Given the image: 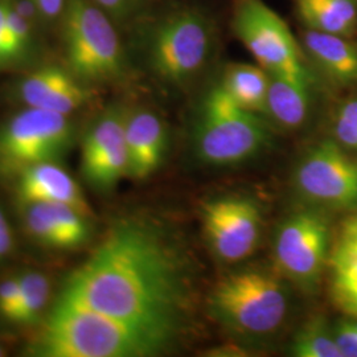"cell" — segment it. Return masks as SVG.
<instances>
[{
    "mask_svg": "<svg viewBox=\"0 0 357 357\" xmlns=\"http://www.w3.org/2000/svg\"><path fill=\"white\" fill-rule=\"evenodd\" d=\"M20 275V299L11 324L33 326L50 302L51 283L47 275L38 271H26Z\"/></svg>",
    "mask_w": 357,
    "mask_h": 357,
    "instance_id": "d6986e66",
    "label": "cell"
},
{
    "mask_svg": "<svg viewBox=\"0 0 357 357\" xmlns=\"http://www.w3.org/2000/svg\"><path fill=\"white\" fill-rule=\"evenodd\" d=\"M19 57L20 54L13 44V38L6 24L4 0H0V64L11 63Z\"/></svg>",
    "mask_w": 357,
    "mask_h": 357,
    "instance_id": "83f0119b",
    "label": "cell"
},
{
    "mask_svg": "<svg viewBox=\"0 0 357 357\" xmlns=\"http://www.w3.org/2000/svg\"><path fill=\"white\" fill-rule=\"evenodd\" d=\"M330 224L318 209L294 212L280 225L274 238L277 268L307 291L315 290L328 261Z\"/></svg>",
    "mask_w": 357,
    "mask_h": 357,
    "instance_id": "9c48e42d",
    "label": "cell"
},
{
    "mask_svg": "<svg viewBox=\"0 0 357 357\" xmlns=\"http://www.w3.org/2000/svg\"><path fill=\"white\" fill-rule=\"evenodd\" d=\"M138 3L139 0H96V4H98L107 15L114 17L128 16V13H132Z\"/></svg>",
    "mask_w": 357,
    "mask_h": 357,
    "instance_id": "f1b7e54d",
    "label": "cell"
},
{
    "mask_svg": "<svg viewBox=\"0 0 357 357\" xmlns=\"http://www.w3.org/2000/svg\"><path fill=\"white\" fill-rule=\"evenodd\" d=\"M331 273L357 268V216L345 220L330 255Z\"/></svg>",
    "mask_w": 357,
    "mask_h": 357,
    "instance_id": "7402d4cb",
    "label": "cell"
},
{
    "mask_svg": "<svg viewBox=\"0 0 357 357\" xmlns=\"http://www.w3.org/2000/svg\"><path fill=\"white\" fill-rule=\"evenodd\" d=\"M4 352H6V351H4V348H3V345L0 344V357L4 356Z\"/></svg>",
    "mask_w": 357,
    "mask_h": 357,
    "instance_id": "d6a6232c",
    "label": "cell"
},
{
    "mask_svg": "<svg viewBox=\"0 0 357 357\" xmlns=\"http://www.w3.org/2000/svg\"><path fill=\"white\" fill-rule=\"evenodd\" d=\"M191 268L181 245L163 225L125 217L65 280L57 298L178 333L192 305Z\"/></svg>",
    "mask_w": 357,
    "mask_h": 357,
    "instance_id": "6da1fadb",
    "label": "cell"
},
{
    "mask_svg": "<svg viewBox=\"0 0 357 357\" xmlns=\"http://www.w3.org/2000/svg\"><path fill=\"white\" fill-rule=\"evenodd\" d=\"M15 181V196L19 206L32 203H57L69 205L81 213L91 216L89 203L79 184L57 162L31 167Z\"/></svg>",
    "mask_w": 357,
    "mask_h": 357,
    "instance_id": "4fadbf2b",
    "label": "cell"
},
{
    "mask_svg": "<svg viewBox=\"0 0 357 357\" xmlns=\"http://www.w3.org/2000/svg\"><path fill=\"white\" fill-rule=\"evenodd\" d=\"M20 299V275H11L0 283V318L11 323Z\"/></svg>",
    "mask_w": 357,
    "mask_h": 357,
    "instance_id": "484cf974",
    "label": "cell"
},
{
    "mask_svg": "<svg viewBox=\"0 0 357 357\" xmlns=\"http://www.w3.org/2000/svg\"><path fill=\"white\" fill-rule=\"evenodd\" d=\"M231 26L236 36L268 75L312 84L290 28L264 0H240Z\"/></svg>",
    "mask_w": 357,
    "mask_h": 357,
    "instance_id": "ba28073f",
    "label": "cell"
},
{
    "mask_svg": "<svg viewBox=\"0 0 357 357\" xmlns=\"http://www.w3.org/2000/svg\"><path fill=\"white\" fill-rule=\"evenodd\" d=\"M89 91L73 73L57 66L33 72L20 85V97L28 107L69 115L89 100Z\"/></svg>",
    "mask_w": 357,
    "mask_h": 357,
    "instance_id": "5bb4252c",
    "label": "cell"
},
{
    "mask_svg": "<svg viewBox=\"0 0 357 357\" xmlns=\"http://www.w3.org/2000/svg\"><path fill=\"white\" fill-rule=\"evenodd\" d=\"M126 114L122 109H110L85 134L81 150V172L96 191H112L128 175Z\"/></svg>",
    "mask_w": 357,
    "mask_h": 357,
    "instance_id": "7c38bea8",
    "label": "cell"
},
{
    "mask_svg": "<svg viewBox=\"0 0 357 357\" xmlns=\"http://www.w3.org/2000/svg\"><path fill=\"white\" fill-rule=\"evenodd\" d=\"M303 47L320 69L340 86L357 85V45L343 36L306 31Z\"/></svg>",
    "mask_w": 357,
    "mask_h": 357,
    "instance_id": "2e32d148",
    "label": "cell"
},
{
    "mask_svg": "<svg viewBox=\"0 0 357 357\" xmlns=\"http://www.w3.org/2000/svg\"><path fill=\"white\" fill-rule=\"evenodd\" d=\"M332 295L337 306L357 318V268L332 273Z\"/></svg>",
    "mask_w": 357,
    "mask_h": 357,
    "instance_id": "603a6c76",
    "label": "cell"
},
{
    "mask_svg": "<svg viewBox=\"0 0 357 357\" xmlns=\"http://www.w3.org/2000/svg\"><path fill=\"white\" fill-rule=\"evenodd\" d=\"M15 246L13 231L10 222L7 221L3 227H0V261L7 258L13 252Z\"/></svg>",
    "mask_w": 357,
    "mask_h": 357,
    "instance_id": "f546056e",
    "label": "cell"
},
{
    "mask_svg": "<svg viewBox=\"0 0 357 357\" xmlns=\"http://www.w3.org/2000/svg\"><path fill=\"white\" fill-rule=\"evenodd\" d=\"M6 222H7V218H6V215H4L3 209L0 208V227H3Z\"/></svg>",
    "mask_w": 357,
    "mask_h": 357,
    "instance_id": "1f68e13d",
    "label": "cell"
},
{
    "mask_svg": "<svg viewBox=\"0 0 357 357\" xmlns=\"http://www.w3.org/2000/svg\"><path fill=\"white\" fill-rule=\"evenodd\" d=\"M68 115L28 107L0 128V176L16 178L41 163L60 162L73 144Z\"/></svg>",
    "mask_w": 357,
    "mask_h": 357,
    "instance_id": "52a82bcc",
    "label": "cell"
},
{
    "mask_svg": "<svg viewBox=\"0 0 357 357\" xmlns=\"http://www.w3.org/2000/svg\"><path fill=\"white\" fill-rule=\"evenodd\" d=\"M356 1H357V0H356Z\"/></svg>",
    "mask_w": 357,
    "mask_h": 357,
    "instance_id": "836d02e7",
    "label": "cell"
},
{
    "mask_svg": "<svg viewBox=\"0 0 357 357\" xmlns=\"http://www.w3.org/2000/svg\"><path fill=\"white\" fill-rule=\"evenodd\" d=\"M220 84L230 98L243 109L255 114L266 113L270 75L262 66L230 65Z\"/></svg>",
    "mask_w": 357,
    "mask_h": 357,
    "instance_id": "ac0fdd59",
    "label": "cell"
},
{
    "mask_svg": "<svg viewBox=\"0 0 357 357\" xmlns=\"http://www.w3.org/2000/svg\"><path fill=\"white\" fill-rule=\"evenodd\" d=\"M176 336L57 298L26 352L38 357L155 356Z\"/></svg>",
    "mask_w": 357,
    "mask_h": 357,
    "instance_id": "7a4b0ae2",
    "label": "cell"
},
{
    "mask_svg": "<svg viewBox=\"0 0 357 357\" xmlns=\"http://www.w3.org/2000/svg\"><path fill=\"white\" fill-rule=\"evenodd\" d=\"M65 0H33L38 11L45 17H54L61 13Z\"/></svg>",
    "mask_w": 357,
    "mask_h": 357,
    "instance_id": "4dcf8cb0",
    "label": "cell"
},
{
    "mask_svg": "<svg viewBox=\"0 0 357 357\" xmlns=\"http://www.w3.org/2000/svg\"><path fill=\"white\" fill-rule=\"evenodd\" d=\"M212 317L230 331L266 336L289 312V294L280 278L264 270L233 273L217 283L208 299Z\"/></svg>",
    "mask_w": 357,
    "mask_h": 357,
    "instance_id": "277c9868",
    "label": "cell"
},
{
    "mask_svg": "<svg viewBox=\"0 0 357 357\" xmlns=\"http://www.w3.org/2000/svg\"><path fill=\"white\" fill-rule=\"evenodd\" d=\"M202 217L205 240L220 261L236 264L255 252L262 217L253 200L237 196L213 199L205 203Z\"/></svg>",
    "mask_w": 357,
    "mask_h": 357,
    "instance_id": "8fae6325",
    "label": "cell"
},
{
    "mask_svg": "<svg viewBox=\"0 0 357 357\" xmlns=\"http://www.w3.org/2000/svg\"><path fill=\"white\" fill-rule=\"evenodd\" d=\"M298 15L310 31L347 38L355 26L348 24L340 16L330 11L317 0H298Z\"/></svg>",
    "mask_w": 357,
    "mask_h": 357,
    "instance_id": "44dd1931",
    "label": "cell"
},
{
    "mask_svg": "<svg viewBox=\"0 0 357 357\" xmlns=\"http://www.w3.org/2000/svg\"><path fill=\"white\" fill-rule=\"evenodd\" d=\"M332 331L343 357H357V320H340Z\"/></svg>",
    "mask_w": 357,
    "mask_h": 357,
    "instance_id": "4316f807",
    "label": "cell"
},
{
    "mask_svg": "<svg viewBox=\"0 0 357 357\" xmlns=\"http://www.w3.org/2000/svg\"><path fill=\"white\" fill-rule=\"evenodd\" d=\"M64 43L70 72L81 81H109L123 70L121 40L107 13L88 0H69Z\"/></svg>",
    "mask_w": 357,
    "mask_h": 357,
    "instance_id": "8992f818",
    "label": "cell"
},
{
    "mask_svg": "<svg viewBox=\"0 0 357 357\" xmlns=\"http://www.w3.org/2000/svg\"><path fill=\"white\" fill-rule=\"evenodd\" d=\"M290 351L298 357H343L331 327L321 317L308 320L298 330Z\"/></svg>",
    "mask_w": 357,
    "mask_h": 357,
    "instance_id": "ffe728a7",
    "label": "cell"
},
{
    "mask_svg": "<svg viewBox=\"0 0 357 357\" xmlns=\"http://www.w3.org/2000/svg\"><path fill=\"white\" fill-rule=\"evenodd\" d=\"M333 132L340 146L357 151V98L349 100L339 107Z\"/></svg>",
    "mask_w": 357,
    "mask_h": 357,
    "instance_id": "cb8c5ba5",
    "label": "cell"
},
{
    "mask_svg": "<svg viewBox=\"0 0 357 357\" xmlns=\"http://www.w3.org/2000/svg\"><path fill=\"white\" fill-rule=\"evenodd\" d=\"M311 86L310 82L270 75L266 114L282 128H301L310 113Z\"/></svg>",
    "mask_w": 357,
    "mask_h": 357,
    "instance_id": "e0dca14e",
    "label": "cell"
},
{
    "mask_svg": "<svg viewBox=\"0 0 357 357\" xmlns=\"http://www.w3.org/2000/svg\"><path fill=\"white\" fill-rule=\"evenodd\" d=\"M4 16L13 44L22 56L31 41V20L19 13L13 0H4Z\"/></svg>",
    "mask_w": 357,
    "mask_h": 357,
    "instance_id": "d4e9b609",
    "label": "cell"
},
{
    "mask_svg": "<svg viewBox=\"0 0 357 357\" xmlns=\"http://www.w3.org/2000/svg\"><path fill=\"white\" fill-rule=\"evenodd\" d=\"M270 132L258 114L241 107L218 82L205 93L195 123V150L211 166H234L261 153Z\"/></svg>",
    "mask_w": 357,
    "mask_h": 357,
    "instance_id": "3957f363",
    "label": "cell"
},
{
    "mask_svg": "<svg viewBox=\"0 0 357 357\" xmlns=\"http://www.w3.org/2000/svg\"><path fill=\"white\" fill-rule=\"evenodd\" d=\"M298 192L314 204L357 211V163L335 141H323L308 150L295 171Z\"/></svg>",
    "mask_w": 357,
    "mask_h": 357,
    "instance_id": "30bf717a",
    "label": "cell"
},
{
    "mask_svg": "<svg viewBox=\"0 0 357 357\" xmlns=\"http://www.w3.org/2000/svg\"><path fill=\"white\" fill-rule=\"evenodd\" d=\"M215 47L212 20L196 8H181L153 26L149 61L155 75L171 85H184L209 61Z\"/></svg>",
    "mask_w": 357,
    "mask_h": 357,
    "instance_id": "5b68a950",
    "label": "cell"
},
{
    "mask_svg": "<svg viewBox=\"0 0 357 357\" xmlns=\"http://www.w3.org/2000/svg\"><path fill=\"white\" fill-rule=\"evenodd\" d=\"M125 137L128 175L135 180L150 178L160 167L167 150V128L160 116L150 110L126 114Z\"/></svg>",
    "mask_w": 357,
    "mask_h": 357,
    "instance_id": "9a60e30c",
    "label": "cell"
}]
</instances>
